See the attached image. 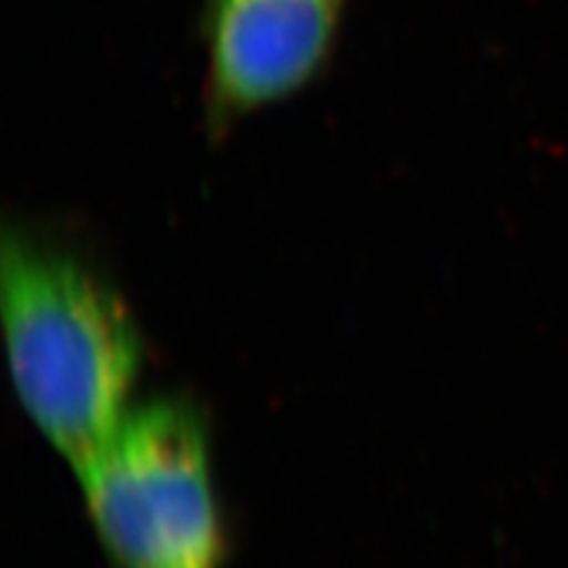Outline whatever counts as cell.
Returning <instances> with one entry per match:
<instances>
[{"instance_id":"obj_1","label":"cell","mask_w":568,"mask_h":568,"mask_svg":"<svg viewBox=\"0 0 568 568\" xmlns=\"http://www.w3.org/2000/svg\"><path fill=\"white\" fill-rule=\"evenodd\" d=\"M0 304L24 413L74 471L129 410L142 336L126 304L58 248L6 235Z\"/></svg>"},{"instance_id":"obj_2","label":"cell","mask_w":568,"mask_h":568,"mask_svg":"<svg viewBox=\"0 0 568 568\" xmlns=\"http://www.w3.org/2000/svg\"><path fill=\"white\" fill-rule=\"evenodd\" d=\"M77 476L116 568H221L209 432L190 400L129 407Z\"/></svg>"},{"instance_id":"obj_3","label":"cell","mask_w":568,"mask_h":568,"mask_svg":"<svg viewBox=\"0 0 568 568\" xmlns=\"http://www.w3.org/2000/svg\"><path fill=\"white\" fill-rule=\"evenodd\" d=\"M342 0H211L213 91L235 110L308 81L332 43Z\"/></svg>"}]
</instances>
